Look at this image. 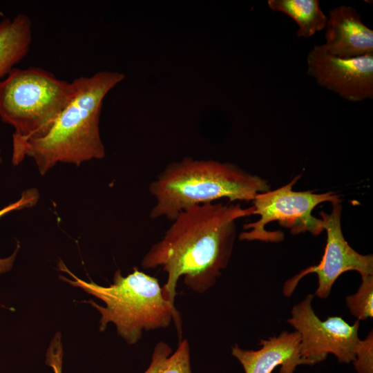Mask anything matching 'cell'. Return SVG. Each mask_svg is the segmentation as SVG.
<instances>
[{
	"mask_svg": "<svg viewBox=\"0 0 373 373\" xmlns=\"http://www.w3.org/2000/svg\"><path fill=\"white\" fill-rule=\"evenodd\" d=\"M254 207L240 203H207L181 211L163 238L143 257L144 269L162 267L167 274L164 297L175 305L178 280L198 294L212 287L230 260L236 221L254 215Z\"/></svg>",
	"mask_w": 373,
	"mask_h": 373,
	"instance_id": "cell-1",
	"label": "cell"
},
{
	"mask_svg": "<svg viewBox=\"0 0 373 373\" xmlns=\"http://www.w3.org/2000/svg\"><path fill=\"white\" fill-rule=\"evenodd\" d=\"M124 77L118 72L102 70L73 79V95L50 130L42 137L12 148V164L29 157L44 175L58 163L79 166L104 158L105 147L99 132L103 101Z\"/></svg>",
	"mask_w": 373,
	"mask_h": 373,
	"instance_id": "cell-2",
	"label": "cell"
},
{
	"mask_svg": "<svg viewBox=\"0 0 373 373\" xmlns=\"http://www.w3.org/2000/svg\"><path fill=\"white\" fill-rule=\"evenodd\" d=\"M155 198L149 217L171 222L182 210L227 198L252 201L270 191L268 181L235 164L184 157L168 164L149 186Z\"/></svg>",
	"mask_w": 373,
	"mask_h": 373,
	"instance_id": "cell-3",
	"label": "cell"
},
{
	"mask_svg": "<svg viewBox=\"0 0 373 373\" xmlns=\"http://www.w3.org/2000/svg\"><path fill=\"white\" fill-rule=\"evenodd\" d=\"M58 267L73 278L60 276L63 280L82 288L105 303L104 307L93 300L88 301L101 314L100 331H104L108 323H113L119 336L132 345L138 342L143 331L167 327L173 321L180 341V314L175 305L164 297L162 287L156 278L137 268L123 276L117 269L114 274L113 284L105 287L92 280L87 282L80 279L61 260Z\"/></svg>",
	"mask_w": 373,
	"mask_h": 373,
	"instance_id": "cell-4",
	"label": "cell"
},
{
	"mask_svg": "<svg viewBox=\"0 0 373 373\" xmlns=\"http://www.w3.org/2000/svg\"><path fill=\"white\" fill-rule=\"evenodd\" d=\"M73 82L41 68H15L0 81V119L11 126L12 148L46 135L72 98Z\"/></svg>",
	"mask_w": 373,
	"mask_h": 373,
	"instance_id": "cell-5",
	"label": "cell"
},
{
	"mask_svg": "<svg viewBox=\"0 0 373 373\" xmlns=\"http://www.w3.org/2000/svg\"><path fill=\"white\" fill-rule=\"evenodd\" d=\"M300 177V175H296L288 184L255 196L251 201L254 215H258L260 218L243 225L245 231L239 234V240L266 242L282 241L284 238L283 232L265 229V226L273 221L289 229L292 235L308 231L318 236L324 231L322 220L314 216L312 211L321 203H341V200L331 191L322 193L294 191L292 188Z\"/></svg>",
	"mask_w": 373,
	"mask_h": 373,
	"instance_id": "cell-6",
	"label": "cell"
},
{
	"mask_svg": "<svg viewBox=\"0 0 373 373\" xmlns=\"http://www.w3.org/2000/svg\"><path fill=\"white\" fill-rule=\"evenodd\" d=\"M308 294L295 305L287 323L300 336V354L305 365H313L334 354L339 362L348 363L355 358V347L359 340L358 320L348 324L340 316H329L322 321L314 312Z\"/></svg>",
	"mask_w": 373,
	"mask_h": 373,
	"instance_id": "cell-7",
	"label": "cell"
},
{
	"mask_svg": "<svg viewBox=\"0 0 373 373\" xmlns=\"http://www.w3.org/2000/svg\"><path fill=\"white\" fill-rule=\"evenodd\" d=\"M329 213L321 211L323 227L327 233L324 254L320 262L310 266L287 280L283 287V294L289 297L302 278L312 273L318 277V287L314 295L327 298L336 279L344 272L356 271L361 276L373 275L372 254L363 255L350 247L344 238L341 228V203H333Z\"/></svg>",
	"mask_w": 373,
	"mask_h": 373,
	"instance_id": "cell-8",
	"label": "cell"
},
{
	"mask_svg": "<svg viewBox=\"0 0 373 373\" xmlns=\"http://www.w3.org/2000/svg\"><path fill=\"white\" fill-rule=\"evenodd\" d=\"M307 63L308 75L341 97L351 102L373 98V54L343 59L316 45L308 52Z\"/></svg>",
	"mask_w": 373,
	"mask_h": 373,
	"instance_id": "cell-9",
	"label": "cell"
},
{
	"mask_svg": "<svg viewBox=\"0 0 373 373\" xmlns=\"http://www.w3.org/2000/svg\"><path fill=\"white\" fill-rule=\"evenodd\" d=\"M325 29L322 45L330 55L347 59L373 54V30L354 8L343 5L331 9Z\"/></svg>",
	"mask_w": 373,
	"mask_h": 373,
	"instance_id": "cell-10",
	"label": "cell"
},
{
	"mask_svg": "<svg viewBox=\"0 0 373 373\" xmlns=\"http://www.w3.org/2000/svg\"><path fill=\"white\" fill-rule=\"evenodd\" d=\"M258 350H247L237 344L231 354L242 365L245 373H271L280 366L279 373H294L296 367L305 365L300 354V336L296 331L282 332L277 336L262 339Z\"/></svg>",
	"mask_w": 373,
	"mask_h": 373,
	"instance_id": "cell-11",
	"label": "cell"
},
{
	"mask_svg": "<svg viewBox=\"0 0 373 373\" xmlns=\"http://www.w3.org/2000/svg\"><path fill=\"white\" fill-rule=\"evenodd\" d=\"M32 41V23L28 15L0 21V81L26 56Z\"/></svg>",
	"mask_w": 373,
	"mask_h": 373,
	"instance_id": "cell-12",
	"label": "cell"
},
{
	"mask_svg": "<svg viewBox=\"0 0 373 373\" xmlns=\"http://www.w3.org/2000/svg\"><path fill=\"white\" fill-rule=\"evenodd\" d=\"M271 10L290 17L298 24V37L309 38L325 28L327 17L318 0H269Z\"/></svg>",
	"mask_w": 373,
	"mask_h": 373,
	"instance_id": "cell-13",
	"label": "cell"
},
{
	"mask_svg": "<svg viewBox=\"0 0 373 373\" xmlns=\"http://www.w3.org/2000/svg\"><path fill=\"white\" fill-rule=\"evenodd\" d=\"M144 373H192L189 344L180 341L175 352L165 342L155 346L151 363Z\"/></svg>",
	"mask_w": 373,
	"mask_h": 373,
	"instance_id": "cell-14",
	"label": "cell"
},
{
	"mask_svg": "<svg viewBox=\"0 0 373 373\" xmlns=\"http://www.w3.org/2000/svg\"><path fill=\"white\" fill-rule=\"evenodd\" d=\"M357 291L346 297V305L350 313L358 321L373 316V275L361 276Z\"/></svg>",
	"mask_w": 373,
	"mask_h": 373,
	"instance_id": "cell-15",
	"label": "cell"
},
{
	"mask_svg": "<svg viewBox=\"0 0 373 373\" xmlns=\"http://www.w3.org/2000/svg\"><path fill=\"white\" fill-rule=\"evenodd\" d=\"M39 198V193L35 188L23 191L18 200L0 209V218L10 212L33 207L37 204ZM17 249L18 247L10 256L0 258V274L5 273L12 268Z\"/></svg>",
	"mask_w": 373,
	"mask_h": 373,
	"instance_id": "cell-16",
	"label": "cell"
},
{
	"mask_svg": "<svg viewBox=\"0 0 373 373\" xmlns=\"http://www.w3.org/2000/svg\"><path fill=\"white\" fill-rule=\"evenodd\" d=\"M352 361L357 373H373V332L363 340L359 339L355 347Z\"/></svg>",
	"mask_w": 373,
	"mask_h": 373,
	"instance_id": "cell-17",
	"label": "cell"
},
{
	"mask_svg": "<svg viewBox=\"0 0 373 373\" xmlns=\"http://www.w3.org/2000/svg\"><path fill=\"white\" fill-rule=\"evenodd\" d=\"M63 346L60 333L57 332L53 337L46 352V364L50 366L54 373H62Z\"/></svg>",
	"mask_w": 373,
	"mask_h": 373,
	"instance_id": "cell-18",
	"label": "cell"
},
{
	"mask_svg": "<svg viewBox=\"0 0 373 373\" xmlns=\"http://www.w3.org/2000/svg\"><path fill=\"white\" fill-rule=\"evenodd\" d=\"M2 162L1 151L0 149V163Z\"/></svg>",
	"mask_w": 373,
	"mask_h": 373,
	"instance_id": "cell-19",
	"label": "cell"
}]
</instances>
